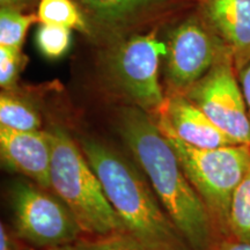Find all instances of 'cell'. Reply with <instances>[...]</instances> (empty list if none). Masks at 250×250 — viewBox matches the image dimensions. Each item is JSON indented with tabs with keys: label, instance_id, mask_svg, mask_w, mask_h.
Segmentation results:
<instances>
[{
	"label": "cell",
	"instance_id": "obj_1",
	"mask_svg": "<svg viewBox=\"0 0 250 250\" xmlns=\"http://www.w3.org/2000/svg\"><path fill=\"white\" fill-rule=\"evenodd\" d=\"M115 127L189 249L217 248L223 239L152 115L122 105L116 110Z\"/></svg>",
	"mask_w": 250,
	"mask_h": 250
},
{
	"label": "cell",
	"instance_id": "obj_2",
	"mask_svg": "<svg viewBox=\"0 0 250 250\" xmlns=\"http://www.w3.org/2000/svg\"><path fill=\"white\" fill-rule=\"evenodd\" d=\"M80 148L125 230L155 245L190 250L138 165L89 137L80 139Z\"/></svg>",
	"mask_w": 250,
	"mask_h": 250
},
{
	"label": "cell",
	"instance_id": "obj_3",
	"mask_svg": "<svg viewBox=\"0 0 250 250\" xmlns=\"http://www.w3.org/2000/svg\"><path fill=\"white\" fill-rule=\"evenodd\" d=\"M52 144L50 186L76 217L83 233L102 236L124 230L80 146L61 126L49 130Z\"/></svg>",
	"mask_w": 250,
	"mask_h": 250
},
{
	"label": "cell",
	"instance_id": "obj_4",
	"mask_svg": "<svg viewBox=\"0 0 250 250\" xmlns=\"http://www.w3.org/2000/svg\"><path fill=\"white\" fill-rule=\"evenodd\" d=\"M174 148L184 173L201 196L223 240L228 239L234 193L250 168V146L198 148L184 143L161 118L153 116Z\"/></svg>",
	"mask_w": 250,
	"mask_h": 250
},
{
	"label": "cell",
	"instance_id": "obj_5",
	"mask_svg": "<svg viewBox=\"0 0 250 250\" xmlns=\"http://www.w3.org/2000/svg\"><path fill=\"white\" fill-rule=\"evenodd\" d=\"M166 43L159 41L156 30L144 31L100 48L99 73L111 94L125 105L154 115L166 100L159 78L161 56Z\"/></svg>",
	"mask_w": 250,
	"mask_h": 250
},
{
	"label": "cell",
	"instance_id": "obj_6",
	"mask_svg": "<svg viewBox=\"0 0 250 250\" xmlns=\"http://www.w3.org/2000/svg\"><path fill=\"white\" fill-rule=\"evenodd\" d=\"M15 234L37 248L76 242L83 230L70 208L51 190L20 180L11 187Z\"/></svg>",
	"mask_w": 250,
	"mask_h": 250
},
{
	"label": "cell",
	"instance_id": "obj_7",
	"mask_svg": "<svg viewBox=\"0 0 250 250\" xmlns=\"http://www.w3.org/2000/svg\"><path fill=\"white\" fill-rule=\"evenodd\" d=\"M166 46V95L184 94L220 59L230 56L197 11L173 28Z\"/></svg>",
	"mask_w": 250,
	"mask_h": 250
},
{
	"label": "cell",
	"instance_id": "obj_8",
	"mask_svg": "<svg viewBox=\"0 0 250 250\" xmlns=\"http://www.w3.org/2000/svg\"><path fill=\"white\" fill-rule=\"evenodd\" d=\"M237 145L250 146V118L230 56L183 94Z\"/></svg>",
	"mask_w": 250,
	"mask_h": 250
},
{
	"label": "cell",
	"instance_id": "obj_9",
	"mask_svg": "<svg viewBox=\"0 0 250 250\" xmlns=\"http://www.w3.org/2000/svg\"><path fill=\"white\" fill-rule=\"evenodd\" d=\"M89 29L88 39L102 46L144 33V28L174 11L175 0H74Z\"/></svg>",
	"mask_w": 250,
	"mask_h": 250
},
{
	"label": "cell",
	"instance_id": "obj_10",
	"mask_svg": "<svg viewBox=\"0 0 250 250\" xmlns=\"http://www.w3.org/2000/svg\"><path fill=\"white\" fill-rule=\"evenodd\" d=\"M196 11L230 55L237 73L250 62V0H197Z\"/></svg>",
	"mask_w": 250,
	"mask_h": 250
},
{
	"label": "cell",
	"instance_id": "obj_11",
	"mask_svg": "<svg viewBox=\"0 0 250 250\" xmlns=\"http://www.w3.org/2000/svg\"><path fill=\"white\" fill-rule=\"evenodd\" d=\"M0 154L8 169L51 190L52 144L49 131H17L0 125Z\"/></svg>",
	"mask_w": 250,
	"mask_h": 250
},
{
	"label": "cell",
	"instance_id": "obj_12",
	"mask_svg": "<svg viewBox=\"0 0 250 250\" xmlns=\"http://www.w3.org/2000/svg\"><path fill=\"white\" fill-rule=\"evenodd\" d=\"M181 140L198 148L237 145L183 94H169L156 114Z\"/></svg>",
	"mask_w": 250,
	"mask_h": 250
},
{
	"label": "cell",
	"instance_id": "obj_13",
	"mask_svg": "<svg viewBox=\"0 0 250 250\" xmlns=\"http://www.w3.org/2000/svg\"><path fill=\"white\" fill-rule=\"evenodd\" d=\"M0 125L17 131H39L42 120L33 102L14 90L0 94Z\"/></svg>",
	"mask_w": 250,
	"mask_h": 250
},
{
	"label": "cell",
	"instance_id": "obj_14",
	"mask_svg": "<svg viewBox=\"0 0 250 250\" xmlns=\"http://www.w3.org/2000/svg\"><path fill=\"white\" fill-rule=\"evenodd\" d=\"M36 14L40 23L66 27L89 35L85 18L74 0H41Z\"/></svg>",
	"mask_w": 250,
	"mask_h": 250
},
{
	"label": "cell",
	"instance_id": "obj_15",
	"mask_svg": "<svg viewBox=\"0 0 250 250\" xmlns=\"http://www.w3.org/2000/svg\"><path fill=\"white\" fill-rule=\"evenodd\" d=\"M228 233V239L250 242V168L234 193Z\"/></svg>",
	"mask_w": 250,
	"mask_h": 250
},
{
	"label": "cell",
	"instance_id": "obj_16",
	"mask_svg": "<svg viewBox=\"0 0 250 250\" xmlns=\"http://www.w3.org/2000/svg\"><path fill=\"white\" fill-rule=\"evenodd\" d=\"M39 21L34 12L0 8V46L21 49L30 26Z\"/></svg>",
	"mask_w": 250,
	"mask_h": 250
},
{
	"label": "cell",
	"instance_id": "obj_17",
	"mask_svg": "<svg viewBox=\"0 0 250 250\" xmlns=\"http://www.w3.org/2000/svg\"><path fill=\"white\" fill-rule=\"evenodd\" d=\"M81 242L86 250H177L171 247L147 242L125 229L108 235L81 239Z\"/></svg>",
	"mask_w": 250,
	"mask_h": 250
},
{
	"label": "cell",
	"instance_id": "obj_18",
	"mask_svg": "<svg viewBox=\"0 0 250 250\" xmlns=\"http://www.w3.org/2000/svg\"><path fill=\"white\" fill-rule=\"evenodd\" d=\"M37 49L44 57L59 59L67 54L72 43V30L56 24L40 23L36 30Z\"/></svg>",
	"mask_w": 250,
	"mask_h": 250
},
{
	"label": "cell",
	"instance_id": "obj_19",
	"mask_svg": "<svg viewBox=\"0 0 250 250\" xmlns=\"http://www.w3.org/2000/svg\"><path fill=\"white\" fill-rule=\"evenodd\" d=\"M26 64L21 49L0 46V86L2 90H14L18 79Z\"/></svg>",
	"mask_w": 250,
	"mask_h": 250
},
{
	"label": "cell",
	"instance_id": "obj_20",
	"mask_svg": "<svg viewBox=\"0 0 250 250\" xmlns=\"http://www.w3.org/2000/svg\"><path fill=\"white\" fill-rule=\"evenodd\" d=\"M17 234L11 233L4 223L0 225V250H20L19 242L15 239Z\"/></svg>",
	"mask_w": 250,
	"mask_h": 250
},
{
	"label": "cell",
	"instance_id": "obj_21",
	"mask_svg": "<svg viewBox=\"0 0 250 250\" xmlns=\"http://www.w3.org/2000/svg\"><path fill=\"white\" fill-rule=\"evenodd\" d=\"M237 78H239L240 86H241L243 96H245V101L250 118V62L237 72Z\"/></svg>",
	"mask_w": 250,
	"mask_h": 250
},
{
	"label": "cell",
	"instance_id": "obj_22",
	"mask_svg": "<svg viewBox=\"0 0 250 250\" xmlns=\"http://www.w3.org/2000/svg\"><path fill=\"white\" fill-rule=\"evenodd\" d=\"M40 1L41 0H0V7L29 12L31 9L37 8Z\"/></svg>",
	"mask_w": 250,
	"mask_h": 250
},
{
	"label": "cell",
	"instance_id": "obj_23",
	"mask_svg": "<svg viewBox=\"0 0 250 250\" xmlns=\"http://www.w3.org/2000/svg\"><path fill=\"white\" fill-rule=\"evenodd\" d=\"M214 250H250V242L239 241L235 239H225L219 242Z\"/></svg>",
	"mask_w": 250,
	"mask_h": 250
},
{
	"label": "cell",
	"instance_id": "obj_24",
	"mask_svg": "<svg viewBox=\"0 0 250 250\" xmlns=\"http://www.w3.org/2000/svg\"><path fill=\"white\" fill-rule=\"evenodd\" d=\"M44 250H86V249H85V247H83V242H81V239H79L76 242L65 243V245L51 247V248H48Z\"/></svg>",
	"mask_w": 250,
	"mask_h": 250
},
{
	"label": "cell",
	"instance_id": "obj_25",
	"mask_svg": "<svg viewBox=\"0 0 250 250\" xmlns=\"http://www.w3.org/2000/svg\"><path fill=\"white\" fill-rule=\"evenodd\" d=\"M24 250H36V249H33V248H28V249H24Z\"/></svg>",
	"mask_w": 250,
	"mask_h": 250
}]
</instances>
